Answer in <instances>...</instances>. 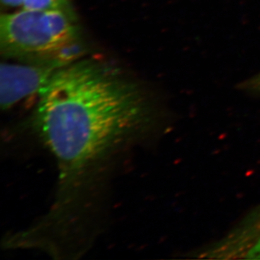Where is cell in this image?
Segmentation results:
<instances>
[{
	"mask_svg": "<svg viewBox=\"0 0 260 260\" xmlns=\"http://www.w3.org/2000/svg\"><path fill=\"white\" fill-rule=\"evenodd\" d=\"M39 96L34 127L57 160L63 186L155 121L143 89L93 59L61 67Z\"/></svg>",
	"mask_w": 260,
	"mask_h": 260,
	"instance_id": "1",
	"label": "cell"
},
{
	"mask_svg": "<svg viewBox=\"0 0 260 260\" xmlns=\"http://www.w3.org/2000/svg\"><path fill=\"white\" fill-rule=\"evenodd\" d=\"M78 35L73 12L22 8L2 15L0 20V49L8 58L64 59L61 52L73 46Z\"/></svg>",
	"mask_w": 260,
	"mask_h": 260,
	"instance_id": "2",
	"label": "cell"
},
{
	"mask_svg": "<svg viewBox=\"0 0 260 260\" xmlns=\"http://www.w3.org/2000/svg\"><path fill=\"white\" fill-rule=\"evenodd\" d=\"M59 58L40 59L35 63H2L0 68V104L8 110L32 94H39L56 70L68 64Z\"/></svg>",
	"mask_w": 260,
	"mask_h": 260,
	"instance_id": "3",
	"label": "cell"
},
{
	"mask_svg": "<svg viewBox=\"0 0 260 260\" xmlns=\"http://www.w3.org/2000/svg\"><path fill=\"white\" fill-rule=\"evenodd\" d=\"M22 8L38 11H71L69 0H25Z\"/></svg>",
	"mask_w": 260,
	"mask_h": 260,
	"instance_id": "4",
	"label": "cell"
},
{
	"mask_svg": "<svg viewBox=\"0 0 260 260\" xmlns=\"http://www.w3.org/2000/svg\"><path fill=\"white\" fill-rule=\"evenodd\" d=\"M237 88L253 95H260V73L238 84Z\"/></svg>",
	"mask_w": 260,
	"mask_h": 260,
	"instance_id": "5",
	"label": "cell"
},
{
	"mask_svg": "<svg viewBox=\"0 0 260 260\" xmlns=\"http://www.w3.org/2000/svg\"><path fill=\"white\" fill-rule=\"evenodd\" d=\"M24 1L25 0H1V3L6 8H22Z\"/></svg>",
	"mask_w": 260,
	"mask_h": 260,
	"instance_id": "6",
	"label": "cell"
}]
</instances>
